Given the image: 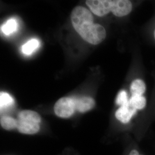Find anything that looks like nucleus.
I'll return each mask as SVG.
<instances>
[{
    "label": "nucleus",
    "instance_id": "1",
    "mask_svg": "<svg viewBox=\"0 0 155 155\" xmlns=\"http://www.w3.org/2000/svg\"><path fill=\"white\" fill-rule=\"evenodd\" d=\"M72 26L82 38L91 45H98L106 38L105 28L98 24H94V17L87 9L76 6L71 12Z\"/></svg>",
    "mask_w": 155,
    "mask_h": 155
},
{
    "label": "nucleus",
    "instance_id": "2",
    "mask_svg": "<svg viewBox=\"0 0 155 155\" xmlns=\"http://www.w3.org/2000/svg\"><path fill=\"white\" fill-rule=\"evenodd\" d=\"M91 12L102 17L111 12L114 16L123 17L132 10V3L128 0H87L86 1Z\"/></svg>",
    "mask_w": 155,
    "mask_h": 155
},
{
    "label": "nucleus",
    "instance_id": "6",
    "mask_svg": "<svg viewBox=\"0 0 155 155\" xmlns=\"http://www.w3.org/2000/svg\"><path fill=\"white\" fill-rule=\"evenodd\" d=\"M75 109L81 113H85L91 110L95 106V101L90 97L74 98Z\"/></svg>",
    "mask_w": 155,
    "mask_h": 155
},
{
    "label": "nucleus",
    "instance_id": "7",
    "mask_svg": "<svg viewBox=\"0 0 155 155\" xmlns=\"http://www.w3.org/2000/svg\"><path fill=\"white\" fill-rule=\"evenodd\" d=\"M129 102L130 106L137 110L144 109L147 105V100L143 95H132Z\"/></svg>",
    "mask_w": 155,
    "mask_h": 155
},
{
    "label": "nucleus",
    "instance_id": "9",
    "mask_svg": "<svg viewBox=\"0 0 155 155\" xmlns=\"http://www.w3.org/2000/svg\"><path fill=\"white\" fill-rule=\"evenodd\" d=\"M1 126L5 130H11L17 129V121L16 119L9 116H2L0 119Z\"/></svg>",
    "mask_w": 155,
    "mask_h": 155
},
{
    "label": "nucleus",
    "instance_id": "13",
    "mask_svg": "<svg viewBox=\"0 0 155 155\" xmlns=\"http://www.w3.org/2000/svg\"><path fill=\"white\" fill-rule=\"evenodd\" d=\"M116 102L117 104L120 106L127 104L129 100L127 98V93L125 90H121L119 92L117 95Z\"/></svg>",
    "mask_w": 155,
    "mask_h": 155
},
{
    "label": "nucleus",
    "instance_id": "11",
    "mask_svg": "<svg viewBox=\"0 0 155 155\" xmlns=\"http://www.w3.org/2000/svg\"><path fill=\"white\" fill-rule=\"evenodd\" d=\"M18 27V24L16 20L14 18H11L1 27L2 32L5 35H10L15 32Z\"/></svg>",
    "mask_w": 155,
    "mask_h": 155
},
{
    "label": "nucleus",
    "instance_id": "14",
    "mask_svg": "<svg viewBox=\"0 0 155 155\" xmlns=\"http://www.w3.org/2000/svg\"><path fill=\"white\" fill-rule=\"evenodd\" d=\"M128 155H143V154H141V153H139V151L137 150H132L130 152V153H129V154Z\"/></svg>",
    "mask_w": 155,
    "mask_h": 155
},
{
    "label": "nucleus",
    "instance_id": "5",
    "mask_svg": "<svg viewBox=\"0 0 155 155\" xmlns=\"http://www.w3.org/2000/svg\"><path fill=\"white\" fill-rule=\"evenodd\" d=\"M137 110L133 108L128 102L127 104L120 106L119 109H117L115 116L117 119L124 124H127L131 120L136 113Z\"/></svg>",
    "mask_w": 155,
    "mask_h": 155
},
{
    "label": "nucleus",
    "instance_id": "10",
    "mask_svg": "<svg viewBox=\"0 0 155 155\" xmlns=\"http://www.w3.org/2000/svg\"><path fill=\"white\" fill-rule=\"evenodd\" d=\"M39 46L40 42L38 40L36 39H31L22 45V52L23 54L25 55H31L35 50L39 48Z\"/></svg>",
    "mask_w": 155,
    "mask_h": 155
},
{
    "label": "nucleus",
    "instance_id": "12",
    "mask_svg": "<svg viewBox=\"0 0 155 155\" xmlns=\"http://www.w3.org/2000/svg\"><path fill=\"white\" fill-rule=\"evenodd\" d=\"M13 103V100L9 94L5 92H1L0 106L1 109L12 105Z\"/></svg>",
    "mask_w": 155,
    "mask_h": 155
},
{
    "label": "nucleus",
    "instance_id": "8",
    "mask_svg": "<svg viewBox=\"0 0 155 155\" xmlns=\"http://www.w3.org/2000/svg\"><path fill=\"white\" fill-rule=\"evenodd\" d=\"M130 89L132 95H143L146 91V85L142 79H137L132 82Z\"/></svg>",
    "mask_w": 155,
    "mask_h": 155
},
{
    "label": "nucleus",
    "instance_id": "15",
    "mask_svg": "<svg viewBox=\"0 0 155 155\" xmlns=\"http://www.w3.org/2000/svg\"><path fill=\"white\" fill-rule=\"evenodd\" d=\"M154 38H155V32H154Z\"/></svg>",
    "mask_w": 155,
    "mask_h": 155
},
{
    "label": "nucleus",
    "instance_id": "4",
    "mask_svg": "<svg viewBox=\"0 0 155 155\" xmlns=\"http://www.w3.org/2000/svg\"><path fill=\"white\" fill-rule=\"evenodd\" d=\"M56 115L63 118L72 116L75 113V105L74 98L63 97L58 100L54 107Z\"/></svg>",
    "mask_w": 155,
    "mask_h": 155
},
{
    "label": "nucleus",
    "instance_id": "3",
    "mask_svg": "<svg viewBox=\"0 0 155 155\" xmlns=\"http://www.w3.org/2000/svg\"><path fill=\"white\" fill-rule=\"evenodd\" d=\"M17 121V129L20 133L34 134L40 130L41 117L36 111L30 110L21 111L18 114Z\"/></svg>",
    "mask_w": 155,
    "mask_h": 155
}]
</instances>
